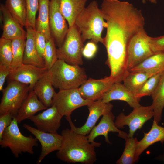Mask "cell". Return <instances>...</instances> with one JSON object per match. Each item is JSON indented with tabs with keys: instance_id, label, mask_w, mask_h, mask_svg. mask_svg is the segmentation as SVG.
Segmentation results:
<instances>
[{
	"instance_id": "603a6c76",
	"label": "cell",
	"mask_w": 164,
	"mask_h": 164,
	"mask_svg": "<svg viewBox=\"0 0 164 164\" xmlns=\"http://www.w3.org/2000/svg\"><path fill=\"white\" fill-rule=\"evenodd\" d=\"M53 87L47 70L33 89L39 99L47 108L52 106L53 99L56 93Z\"/></svg>"
},
{
	"instance_id": "e575fe53",
	"label": "cell",
	"mask_w": 164,
	"mask_h": 164,
	"mask_svg": "<svg viewBox=\"0 0 164 164\" xmlns=\"http://www.w3.org/2000/svg\"><path fill=\"white\" fill-rule=\"evenodd\" d=\"M27 17L25 27L30 26L36 29V15L39 7V0H25Z\"/></svg>"
},
{
	"instance_id": "74e56055",
	"label": "cell",
	"mask_w": 164,
	"mask_h": 164,
	"mask_svg": "<svg viewBox=\"0 0 164 164\" xmlns=\"http://www.w3.org/2000/svg\"><path fill=\"white\" fill-rule=\"evenodd\" d=\"M15 117H16L9 112L0 115V138L5 129L10 125Z\"/></svg>"
},
{
	"instance_id": "4dcf8cb0",
	"label": "cell",
	"mask_w": 164,
	"mask_h": 164,
	"mask_svg": "<svg viewBox=\"0 0 164 164\" xmlns=\"http://www.w3.org/2000/svg\"><path fill=\"white\" fill-rule=\"evenodd\" d=\"M26 39L17 38L12 40V60L11 70L23 63V59Z\"/></svg>"
},
{
	"instance_id": "836d02e7",
	"label": "cell",
	"mask_w": 164,
	"mask_h": 164,
	"mask_svg": "<svg viewBox=\"0 0 164 164\" xmlns=\"http://www.w3.org/2000/svg\"><path fill=\"white\" fill-rule=\"evenodd\" d=\"M56 46L54 39L52 36L46 41L43 58L46 67L48 70L53 66L58 59Z\"/></svg>"
},
{
	"instance_id": "8fae6325",
	"label": "cell",
	"mask_w": 164,
	"mask_h": 164,
	"mask_svg": "<svg viewBox=\"0 0 164 164\" xmlns=\"http://www.w3.org/2000/svg\"><path fill=\"white\" fill-rule=\"evenodd\" d=\"M60 3V0H50L49 4L50 30L57 48L63 43L69 29L61 12Z\"/></svg>"
},
{
	"instance_id": "ffe728a7",
	"label": "cell",
	"mask_w": 164,
	"mask_h": 164,
	"mask_svg": "<svg viewBox=\"0 0 164 164\" xmlns=\"http://www.w3.org/2000/svg\"><path fill=\"white\" fill-rule=\"evenodd\" d=\"M26 38L23 59V63L31 64L40 68L46 67L43 58L39 55L35 42L36 29L27 26Z\"/></svg>"
},
{
	"instance_id": "83f0119b",
	"label": "cell",
	"mask_w": 164,
	"mask_h": 164,
	"mask_svg": "<svg viewBox=\"0 0 164 164\" xmlns=\"http://www.w3.org/2000/svg\"><path fill=\"white\" fill-rule=\"evenodd\" d=\"M151 96L152 100L151 105L154 112V120L158 124L161 120L164 108V72Z\"/></svg>"
},
{
	"instance_id": "9c48e42d",
	"label": "cell",
	"mask_w": 164,
	"mask_h": 164,
	"mask_svg": "<svg viewBox=\"0 0 164 164\" xmlns=\"http://www.w3.org/2000/svg\"><path fill=\"white\" fill-rule=\"evenodd\" d=\"M93 101L83 98L79 88L59 90L53 99L52 106H55L63 117H68L75 109L87 106Z\"/></svg>"
},
{
	"instance_id": "9a60e30c",
	"label": "cell",
	"mask_w": 164,
	"mask_h": 164,
	"mask_svg": "<svg viewBox=\"0 0 164 164\" xmlns=\"http://www.w3.org/2000/svg\"><path fill=\"white\" fill-rule=\"evenodd\" d=\"M46 67L40 68L34 65L22 63L11 70L7 77L9 80H14L29 85L30 90L37 81L47 70Z\"/></svg>"
},
{
	"instance_id": "e0dca14e",
	"label": "cell",
	"mask_w": 164,
	"mask_h": 164,
	"mask_svg": "<svg viewBox=\"0 0 164 164\" xmlns=\"http://www.w3.org/2000/svg\"><path fill=\"white\" fill-rule=\"evenodd\" d=\"M114 119L115 117L111 111L104 114L99 124L92 128L87 136L89 142L100 145L101 143L95 142L94 140L97 136L103 135L105 142L110 144L108 135L110 132L118 133V136L125 139L128 137V134L116 127L114 121Z\"/></svg>"
},
{
	"instance_id": "7402d4cb",
	"label": "cell",
	"mask_w": 164,
	"mask_h": 164,
	"mask_svg": "<svg viewBox=\"0 0 164 164\" xmlns=\"http://www.w3.org/2000/svg\"><path fill=\"white\" fill-rule=\"evenodd\" d=\"M158 142L162 144L164 142V127L159 125L154 120L150 131L148 133H144L143 138L138 142L135 155L136 161L138 160L140 155L148 147Z\"/></svg>"
},
{
	"instance_id": "277c9868",
	"label": "cell",
	"mask_w": 164,
	"mask_h": 164,
	"mask_svg": "<svg viewBox=\"0 0 164 164\" xmlns=\"http://www.w3.org/2000/svg\"><path fill=\"white\" fill-rule=\"evenodd\" d=\"M47 72L53 87L59 90L79 88L87 79L84 68L59 59Z\"/></svg>"
},
{
	"instance_id": "f35d334b",
	"label": "cell",
	"mask_w": 164,
	"mask_h": 164,
	"mask_svg": "<svg viewBox=\"0 0 164 164\" xmlns=\"http://www.w3.org/2000/svg\"><path fill=\"white\" fill-rule=\"evenodd\" d=\"M97 50L96 43L91 41L87 43L82 50V55L86 58L90 59L94 57Z\"/></svg>"
},
{
	"instance_id": "ba28073f",
	"label": "cell",
	"mask_w": 164,
	"mask_h": 164,
	"mask_svg": "<svg viewBox=\"0 0 164 164\" xmlns=\"http://www.w3.org/2000/svg\"><path fill=\"white\" fill-rule=\"evenodd\" d=\"M149 36L143 28L130 40L127 53V69L129 72L154 53L150 47Z\"/></svg>"
},
{
	"instance_id": "b9f144b4",
	"label": "cell",
	"mask_w": 164,
	"mask_h": 164,
	"mask_svg": "<svg viewBox=\"0 0 164 164\" xmlns=\"http://www.w3.org/2000/svg\"><path fill=\"white\" fill-rule=\"evenodd\" d=\"M163 160H164V157L163 158Z\"/></svg>"
},
{
	"instance_id": "60d3db41",
	"label": "cell",
	"mask_w": 164,
	"mask_h": 164,
	"mask_svg": "<svg viewBox=\"0 0 164 164\" xmlns=\"http://www.w3.org/2000/svg\"><path fill=\"white\" fill-rule=\"evenodd\" d=\"M146 0H142L143 3L145 4L146 3ZM149 1L152 3L156 4L157 3L156 0H149Z\"/></svg>"
},
{
	"instance_id": "d4e9b609",
	"label": "cell",
	"mask_w": 164,
	"mask_h": 164,
	"mask_svg": "<svg viewBox=\"0 0 164 164\" xmlns=\"http://www.w3.org/2000/svg\"><path fill=\"white\" fill-rule=\"evenodd\" d=\"M138 71L155 74L164 71V51L154 53L129 71Z\"/></svg>"
},
{
	"instance_id": "484cf974",
	"label": "cell",
	"mask_w": 164,
	"mask_h": 164,
	"mask_svg": "<svg viewBox=\"0 0 164 164\" xmlns=\"http://www.w3.org/2000/svg\"><path fill=\"white\" fill-rule=\"evenodd\" d=\"M50 1L39 0L38 16L36 22V30L43 34L46 41L51 37L49 26Z\"/></svg>"
},
{
	"instance_id": "d6a6232c",
	"label": "cell",
	"mask_w": 164,
	"mask_h": 164,
	"mask_svg": "<svg viewBox=\"0 0 164 164\" xmlns=\"http://www.w3.org/2000/svg\"><path fill=\"white\" fill-rule=\"evenodd\" d=\"M12 60V40L0 39V65L11 69Z\"/></svg>"
},
{
	"instance_id": "f1b7e54d",
	"label": "cell",
	"mask_w": 164,
	"mask_h": 164,
	"mask_svg": "<svg viewBox=\"0 0 164 164\" xmlns=\"http://www.w3.org/2000/svg\"><path fill=\"white\" fill-rule=\"evenodd\" d=\"M5 5L16 21L25 27L27 17L25 0H6Z\"/></svg>"
},
{
	"instance_id": "ac0fdd59",
	"label": "cell",
	"mask_w": 164,
	"mask_h": 164,
	"mask_svg": "<svg viewBox=\"0 0 164 164\" xmlns=\"http://www.w3.org/2000/svg\"><path fill=\"white\" fill-rule=\"evenodd\" d=\"M0 12L2 23L1 37L11 40L17 38L26 39V32L12 16L5 5L1 4Z\"/></svg>"
},
{
	"instance_id": "8d00e7d4",
	"label": "cell",
	"mask_w": 164,
	"mask_h": 164,
	"mask_svg": "<svg viewBox=\"0 0 164 164\" xmlns=\"http://www.w3.org/2000/svg\"><path fill=\"white\" fill-rule=\"evenodd\" d=\"M149 42L154 53L164 51V35L157 37L149 36Z\"/></svg>"
},
{
	"instance_id": "4fadbf2b",
	"label": "cell",
	"mask_w": 164,
	"mask_h": 164,
	"mask_svg": "<svg viewBox=\"0 0 164 164\" xmlns=\"http://www.w3.org/2000/svg\"><path fill=\"white\" fill-rule=\"evenodd\" d=\"M23 127L33 135L40 143L41 150L36 162L40 164L49 154L60 149L62 142V136L57 132H46L36 128L29 125L24 124Z\"/></svg>"
},
{
	"instance_id": "6da1fadb",
	"label": "cell",
	"mask_w": 164,
	"mask_h": 164,
	"mask_svg": "<svg viewBox=\"0 0 164 164\" xmlns=\"http://www.w3.org/2000/svg\"><path fill=\"white\" fill-rule=\"evenodd\" d=\"M100 9L107 24L103 43L107 53L106 63L112 73H123L127 70L128 44L144 28V18L141 10L127 1L103 0Z\"/></svg>"
},
{
	"instance_id": "f546056e",
	"label": "cell",
	"mask_w": 164,
	"mask_h": 164,
	"mask_svg": "<svg viewBox=\"0 0 164 164\" xmlns=\"http://www.w3.org/2000/svg\"><path fill=\"white\" fill-rule=\"evenodd\" d=\"M124 149L122 155L116 162L117 164H132L136 161L135 155L138 141L136 138L128 137L126 139Z\"/></svg>"
},
{
	"instance_id": "ab89813d",
	"label": "cell",
	"mask_w": 164,
	"mask_h": 164,
	"mask_svg": "<svg viewBox=\"0 0 164 164\" xmlns=\"http://www.w3.org/2000/svg\"><path fill=\"white\" fill-rule=\"evenodd\" d=\"M11 69L3 65H0V91L3 89V86L6 78L10 73Z\"/></svg>"
},
{
	"instance_id": "5bb4252c",
	"label": "cell",
	"mask_w": 164,
	"mask_h": 164,
	"mask_svg": "<svg viewBox=\"0 0 164 164\" xmlns=\"http://www.w3.org/2000/svg\"><path fill=\"white\" fill-rule=\"evenodd\" d=\"M114 83V80L110 76L99 79L90 78L81 85L79 90L83 98L94 101L101 99Z\"/></svg>"
},
{
	"instance_id": "7c38bea8",
	"label": "cell",
	"mask_w": 164,
	"mask_h": 164,
	"mask_svg": "<svg viewBox=\"0 0 164 164\" xmlns=\"http://www.w3.org/2000/svg\"><path fill=\"white\" fill-rule=\"evenodd\" d=\"M87 107L89 112L88 116L85 123L81 127H77L75 126L70 116L65 117L72 130L76 133L85 135L90 132L100 117L111 111L113 105L110 102H103L100 99L93 101Z\"/></svg>"
},
{
	"instance_id": "8992f818",
	"label": "cell",
	"mask_w": 164,
	"mask_h": 164,
	"mask_svg": "<svg viewBox=\"0 0 164 164\" xmlns=\"http://www.w3.org/2000/svg\"><path fill=\"white\" fill-rule=\"evenodd\" d=\"M84 43L80 31L74 24L69 27L63 43L57 48L58 59L70 64L82 65Z\"/></svg>"
},
{
	"instance_id": "1f68e13d",
	"label": "cell",
	"mask_w": 164,
	"mask_h": 164,
	"mask_svg": "<svg viewBox=\"0 0 164 164\" xmlns=\"http://www.w3.org/2000/svg\"><path fill=\"white\" fill-rule=\"evenodd\" d=\"M164 72L155 74L149 78L135 93V97L140 100L142 97L151 96L156 88Z\"/></svg>"
},
{
	"instance_id": "44dd1931",
	"label": "cell",
	"mask_w": 164,
	"mask_h": 164,
	"mask_svg": "<svg viewBox=\"0 0 164 164\" xmlns=\"http://www.w3.org/2000/svg\"><path fill=\"white\" fill-rule=\"evenodd\" d=\"M47 108L33 90H31L19 109L16 118L18 123H20L35 115L38 112Z\"/></svg>"
},
{
	"instance_id": "2e32d148",
	"label": "cell",
	"mask_w": 164,
	"mask_h": 164,
	"mask_svg": "<svg viewBox=\"0 0 164 164\" xmlns=\"http://www.w3.org/2000/svg\"><path fill=\"white\" fill-rule=\"evenodd\" d=\"M63 117L56 108L52 105L28 119L33 122L38 129L46 132L56 133L60 126Z\"/></svg>"
},
{
	"instance_id": "7a4b0ae2",
	"label": "cell",
	"mask_w": 164,
	"mask_h": 164,
	"mask_svg": "<svg viewBox=\"0 0 164 164\" xmlns=\"http://www.w3.org/2000/svg\"><path fill=\"white\" fill-rule=\"evenodd\" d=\"M62 142L56 156L60 160L69 163L92 164L97 160L95 147L99 145L90 142L87 136L78 134L71 128L61 133Z\"/></svg>"
},
{
	"instance_id": "30bf717a",
	"label": "cell",
	"mask_w": 164,
	"mask_h": 164,
	"mask_svg": "<svg viewBox=\"0 0 164 164\" xmlns=\"http://www.w3.org/2000/svg\"><path fill=\"white\" fill-rule=\"evenodd\" d=\"M154 116L152 105L147 106L141 105L133 108L128 115H126L123 113L120 114L116 117L114 123L119 129L124 128L125 125L128 126L129 128L128 137H132L135 132L140 129L144 124Z\"/></svg>"
},
{
	"instance_id": "d6986e66",
	"label": "cell",
	"mask_w": 164,
	"mask_h": 164,
	"mask_svg": "<svg viewBox=\"0 0 164 164\" xmlns=\"http://www.w3.org/2000/svg\"><path fill=\"white\" fill-rule=\"evenodd\" d=\"M101 99L105 103L115 100L124 101L133 108L141 106L140 100L135 97V94L121 82L114 83Z\"/></svg>"
},
{
	"instance_id": "d590c367",
	"label": "cell",
	"mask_w": 164,
	"mask_h": 164,
	"mask_svg": "<svg viewBox=\"0 0 164 164\" xmlns=\"http://www.w3.org/2000/svg\"><path fill=\"white\" fill-rule=\"evenodd\" d=\"M46 41V39L44 34L36 30L35 34V45L39 55L43 58Z\"/></svg>"
},
{
	"instance_id": "3957f363",
	"label": "cell",
	"mask_w": 164,
	"mask_h": 164,
	"mask_svg": "<svg viewBox=\"0 0 164 164\" xmlns=\"http://www.w3.org/2000/svg\"><path fill=\"white\" fill-rule=\"evenodd\" d=\"M80 30L83 42L87 39L96 44H103L102 31L107 26L103 15L97 2L91 1L77 18L74 23Z\"/></svg>"
},
{
	"instance_id": "5b68a950",
	"label": "cell",
	"mask_w": 164,
	"mask_h": 164,
	"mask_svg": "<svg viewBox=\"0 0 164 164\" xmlns=\"http://www.w3.org/2000/svg\"><path fill=\"white\" fill-rule=\"evenodd\" d=\"M16 117L6 128L0 138V145L2 148H9L16 158L23 152L34 153L33 148L38 145L37 139L32 135L26 136L21 132Z\"/></svg>"
},
{
	"instance_id": "cb8c5ba5",
	"label": "cell",
	"mask_w": 164,
	"mask_h": 164,
	"mask_svg": "<svg viewBox=\"0 0 164 164\" xmlns=\"http://www.w3.org/2000/svg\"><path fill=\"white\" fill-rule=\"evenodd\" d=\"M88 0H60L61 12L69 27L75 23V20L85 8Z\"/></svg>"
},
{
	"instance_id": "52a82bcc",
	"label": "cell",
	"mask_w": 164,
	"mask_h": 164,
	"mask_svg": "<svg viewBox=\"0 0 164 164\" xmlns=\"http://www.w3.org/2000/svg\"><path fill=\"white\" fill-rule=\"evenodd\" d=\"M30 90L28 84L9 80L7 86L2 91L0 115L9 112L16 117L19 109Z\"/></svg>"
},
{
	"instance_id": "4316f807",
	"label": "cell",
	"mask_w": 164,
	"mask_h": 164,
	"mask_svg": "<svg viewBox=\"0 0 164 164\" xmlns=\"http://www.w3.org/2000/svg\"><path fill=\"white\" fill-rule=\"evenodd\" d=\"M155 74L145 71H129L123 80V84L135 94L149 78Z\"/></svg>"
}]
</instances>
